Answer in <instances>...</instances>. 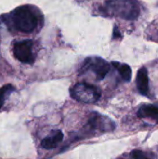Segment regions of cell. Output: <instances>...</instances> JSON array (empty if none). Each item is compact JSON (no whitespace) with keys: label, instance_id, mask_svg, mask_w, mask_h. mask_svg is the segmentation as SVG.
<instances>
[{"label":"cell","instance_id":"1","mask_svg":"<svg viewBox=\"0 0 158 159\" xmlns=\"http://www.w3.org/2000/svg\"><path fill=\"white\" fill-rule=\"evenodd\" d=\"M102 10L107 16L129 20H136L141 12L140 6L135 0H108Z\"/></svg>","mask_w":158,"mask_h":159},{"label":"cell","instance_id":"9","mask_svg":"<svg viewBox=\"0 0 158 159\" xmlns=\"http://www.w3.org/2000/svg\"><path fill=\"white\" fill-rule=\"evenodd\" d=\"M138 116L141 118H152L158 119V106L153 104H143L138 110Z\"/></svg>","mask_w":158,"mask_h":159},{"label":"cell","instance_id":"7","mask_svg":"<svg viewBox=\"0 0 158 159\" xmlns=\"http://www.w3.org/2000/svg\"><path fill=\"white\" fill-rule=\"evenodd\" d=\"M62 140H63V133L61 130H54L42 140L41 146L47 150L54 149L59 145V143H61Z\"/></svg>","mask_w":158,"mask_h":159},{"label":"cell","instance_id":"12","mask_svg":"<svg viewBox=\"0 0 158 159\" xmlns=\"http://www.w3.org/2000/svg\"><path fill=\"white\" fill-rule=\"evenodd\" d=\"M130 157L132 158H147L148 156H146L143 152L142 151H139V150H134L131 152L130 154Z\"/></svg>","mask_w":158,"mask_h":159},{"label":"cell","instance_id":"11","mask_svg":"<svg viewBox=\"0 0 158 159\" xmlns=\"http://www.w3.org/2000/svg\"><path fill=\"white\" fill-rule=\"evenodd\" d=\"M15 90V88L11 84L5 85L0 88V109L3 107L6 99Z\"/></svg>","mask_w":158,"mask_h":159},{"label":"cell","instance_id":"6","mask_svg":"<svg viewBox=\"0 0 158 159\" xmlns=\"http://www.w3.org/2000/svg\"><path fill=\"white\" fill-rule=\"evenodd\" d=\"M88 127L92 130L112 131L115 129V122L100 114H93L88 120Z\"/></svg>","mask_w":158,"mask_h":159},{"label":"cell","instance_id":"2","mask_svg":"<svg viewBox=\"0 0 158 159\" xmlns=\"http://www.w3.org/2000/svg\"><path fill=\"white\" fill-rule=\"evenodd\" d=\"M13 27L21 33H32L38 25V16L31 6H20L10 13Z\"/></svg>","mask_w":158,"mask_h":159},{"label":"cell","instance_id":"3","mask_svg":"<svg viewBox=\"0 0 158 159\" xmlns=\"http://www.w3.org/2000/svg\"><path fill=\"white\" fill-rule=\"evenodd\" d=\"M71 96L84 103H95L101 98V90L87 83H78L70 89Z\"/></svg>","mask_w":158,"mask_h":159},{"label":"cell","instance_id":"4","mask_svg":"<svg viewBox=\"0 0 158 159\" xmlns=\"http://www.w3.org/2000/svg\"><path fill=\"white\" fill-rule=\"evenodd\" d=\"M92 72L98 80H102L110 71V64L100 57H88L85 60L81 73Z\"/></svg>","mask_w":158,"mask_h":159},{"label":"cell","instance_id":"8","mask_svg":"<svg viewBox=\"0 0 158 159\" xmlns=\"http://www.w3.org/2000/svg\"><path fill=\"white\" fill-rule=\"evenodd\" d=\"M136 83L140 93L142 95L147 96L149 93V78H148V72L145 67H142L138 71Z\"/></svg>","mask_w":158,"mask_h":159},{"label":"cell","instance_id":"10","mask_svg":"<svg viewBox=\"0 0 158 159\" xmlns=\"http://www.w3.org/2000/svg\"><path fill=\"white\" fill-rule=\"evenodd\" d=\"M113 64L117 68L122 79L126 82H129L131 80V76H132V71L129 65L128 64H120L116 61L113 62Z\"/></svg>","mask_w":158,"mask_h":159},{"label":"cell","instance_id":"13","mask_svg":"<svg viewBox=\"0 0 158 159\" xmlns=\"http://www.w3.org/2000/svg\"><path fill=\"white\" fill-rule=\"evenodd\" d=\"M120 32L117 30V27H115V30H114V38H117V37H120Z\"/></svg>","mask_w":158,"mask_h":159},{"label":"cell","instance_id":"5","mask_svg":"<svg viewBox=\"0 0 158 159\" xmlns=\"http://www.w3.org/2000/svg\"><path fill=\"white\" fill-rule=\"evenodd\" d=\"M13 55L22 63H33L34 61L33 54V41L31 39H25L16 42L13 45Z\"/></svg>","mask_w":158,"mask_h":159}]
</instances>
